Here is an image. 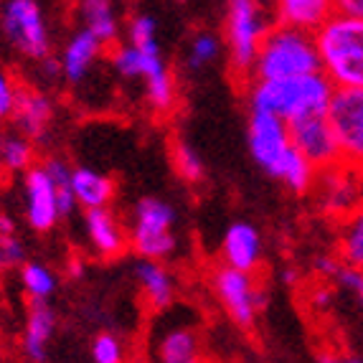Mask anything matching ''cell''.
Listing matches in <instances>:
<instances>
[{
	"instance_id": "6da1fadb",
	"label": "cell",
	"mask_w": 363,
	"mask_h": 363,
	"mask_svg": "<svg viewBox=\"0 0 363 363\" xmlns=\"http://www.w3.org/2000/svg\"><path fill=\"white\" fill-rule=\"evenodd\" d=\"M320 72L333 86L363 89V21L333 13L315 30Z\"/></svg>"
},
{
	"instance_id": "7a4b0ae2",
	"label": "cell",
	"mask_w": 363,
	"mask_h": 363,
	"mask_svg": "<svg viewBox=\"0 0 363 363\" xmlns=\"http://www.w3.org/2000/svg\"><path fill=\"white\" fill-rule=\"evenodd\" d=\"M313 72H320V56H318V43H315L313 30L274 23L262 38L249 82L287 79Z\"/></svg>"
},
{
	"instance_id": "3957f363",
	"label": "cell",
	"mask_w": 363,
	"mask_h": 363,
	"mask_svg": "<svg viewBox=\"0 0 363 363\" xmlns=\"http://www.w3.org/2000/svg\"><path fill=\"white\" fill-rule=\"evenodd\" d=\"M249 84H252L249 86L252 109L272 112L282 120H292L308 112H325L335 89L323 72L287 79H264V82H249Z\"/></svg>"
},
{
	"instance_id": "277c9868",
	"label": "cell",
	"mask_w": 363,
	"mask_h": 363,
	"mask_svg": "<svg viewBox=\"0 0 363 363\" xmlns=\"http://www.w3.org/2000/svg\"><path fill=\"white\" fill-rule=\"evenodd\" d=\"M274 26L272 8L262 0H229L226 6L224 38L229 51V67L239 82H249L252 67L259 54L262 38Z\"/></svg>"
},
{
	"instance_id": "5b68a950",
	"label": "cell",
	"mask_w": 363,
	"mask_h": 363,
	"mask_svg": "<svg viewBox=\"0 0 363 363\" xmlns=\"http://www.w3.org/2000/svg\"><path fill=\"white\" fill-rule=\"evenodd\" d=\"M112 67L125 79H145L147 102L155 112L165 115L176 107V79L163 59L160 43H125L112 51Z\"/></svg>"
},
{
	"instance_id": "8992f818",
	"label": "cell",
	"mask_w": 363,
	"mask_h": 363,
	"mask_svg": "<svg viewBox=\"0 0 363 363\" xmlns=\"http://www.w3.org/2000/svg\"><path fill=\"white\" fill-rule=\"evenodd\" d=\"M173 226H176V211L168 201L152 196L140 199L130 221V247L147 259H168L178 244Z\"/></svg>"
},
{
	"instance_id": "52a82bcc",
	"label": "cell",
	"mask_w": 363,
	"mask_h": 363,
	"mask_svg": "<svg viewBox=\"0 0 363 363\" xmlns=\"http://www.w3.org/2000/svg\"><path fill=\"white\" fill-rule=\"evenodd\" d=\"M211 292L218 305L226 310V315L244 330L255 328L257 315L267 305V292L259 287L255 272L236 269L229 264L216 267L211 272Z\"/></svg>"
},
{
	"instance_id": "ba28073f",
	"label": "cell",
	"mask_w": 363,
	"mask_h": 363,
	"mask_svg": "<svg viewBox=\"0 0 363 363\" xmlns=\"http://www.w3.org/2000/svg\"><path fill=\"white\" fill-rule=\"evenodd\" d=\"M328 122L338 143L340 163L363 173V89L335 86L328 102Z\"/></svg>"
},
{
	"instance_id": "9c48e42d",
	"label": "cell",
	"mask_w": 363,
	"mask_h": 363,
	"mask_svg": "<svg viewBox=\"0 0 363 363\" xmlns=\"http://www.w3.org/2000/svg\"><path fill=\"white\" fill-rule=\"evenodd\" d=\"M3 30L23 56L41 61L51 54L46 18L36 0H8L3 8Z\"/></svg>"
},
{
	"instance_id": "30bf717a",
	"label": "cell",
	"mask_w": 363,
	"mask_h": 363,
	"mask_svg": "<svg viewBox=\"0 0 363 363\" xmlns=\"http://www.w3.org/2000/svg\"><path fill=\"white\" fill-rule=\"evenodd\" d=\"M287 128H290L292 147L303 152L318 170L333 168L340 163L338 143H335L333 128L328 122V109L292 117L287 120Z\"/></svg>"
},
{
	"instance_id": "8fae6325",
	"label": "cell",
	"mask_w": 363,
	"mask_h": 363,
	"mask_svg": "<svg viewBox=\"0 0 363 363\" xmlns=\"http://www.w3.org/2000/svg\"><path fill=\"white\" fill-rule=\"evenodd\" d=\"M247 143H249V152L255 157V163L272 176L274 170H277V165L282 163V157H285L287 150L292 147L287 120L272 115V112L252 109Z\"/></svg>"
},
{
	"instance_id": "7c38bea8",
	"label": "cell",
	"mask_w": 363,
	"mask_h": 363,
	"mask_svg": "<svg viewBox=\"0 0 363 363\" xmlns=\"http://www.w3.org/2000/svg\"><path fill=\"white\" fill-rule=\"evenodd\" d=\"M26 186V218L33 231H51L61 218L56 188L43 165H30L23 173Z\"/></svg>"
},
{
	"instance_id": "4fadbf2b",
	"label": "cell",
	"mask_w": 363,
	"mask_h": 363,
	"mask_svg": "<svg viewBox=\"0 0 363 363\" xmlns=\"http://www.w3.org/2000/svg\"><path fill=\"white\" fill-rule=\"evenodd\" d=\"M323 186H320V201L323 208L333 216H348L353 208L361 203V183H358V170L338 163L333 168L320 170Z\"/></svg>"
},
{
	"instance_id": "5bb4252c",
	"label": "cell",
	"mask_w": 363,
	"mask_h": 363,
	"mask_svg": "<svg viewBox=\"0 0 363 363\" xmlns=\"http://www.w3.org/2000/svg\"><path fill=\"white\" fill-rule=\"evenodd\" d=\"M11 120L16 122V130H21L26 138L43 140L51 128V120H54V104H51L49 94L33 89V86H18Z\"/></svg>"
},
{
	"instance_id": "9a60e30c",
	"label": "cell",
	"mask_w": 363,
	"mask_h": 363,
	"mask_svg": "<svg viewBox=\"0 0 363 363\" xmlns=\"http://www.w3.org/2000/svg\"><path fill=\"white\" fill-rule=\"evenodd\" d=\"M84 229L89 236L91 249L97 252V257L102 259H115L125 252L128 247V234L122 229L120 218L109 211V206L99 208H86L84 213Z\"/></svg>"
},
{
	"instance_id": "2e32d148",
	"label": "cell",
	"mask_w": 363,
	"mask_h": 363,
	"mask_svg": "<svg viewBox=\"0 0 363 363\" xmlns=\"http://www.w3.org/2000/svg\"><path fill=\"white\" fill-rule=\"evenodd\" d=\"M221 257L224 264L257 272L262 262V236L249 221H234L221 239Z\"/></svg>"
},
{
	"instance_id": "e0dca14e",
	"label": "cell",
	"mask_w": 363,
	"mask_h": 363,
	"mask_svg": "<svg viewBox=\"0 0 363 363\" xmlns=\"http://www.w3.org/2000/svg\"><path fill=\"white\" fill-rule=\"evenodd\" d=\"M104 43L99 41L91 30L79 28L69 43L64 46V54H61V77L67 79L69 84H79L89 77L94 61L102 54Z\"/></svg>"
},
{
	"instance_id": "ac0fdd59",
	"label": "cell",
	"mask_w": 363,
	"mask_h": 363,
	"mask_svg": "<svg viewBox=\"0 0 363 363\" xmlns=\"http://www.w3.org/2000/svg\"><path fill=\"white\" fill-rule=\"evenodd\" d=\"M135 279H138L145 303L152 310L170 308L173 297H176V279L168 272V267L163 264V259L140 257V262L135 264Z\"/></svg>"
},
{
	"instance_id": "d6986e66",
	"label": "cell",
	"mask_w": 363,
	"mask_h": 363,
	"mask_svg": "<svg viewBox=\"0 0 363 363\" xmlns=\"http://www.w3.org/2000/svg\"><path fill=\"white\" fill-rule=\"evenodd\" d=\"M274 23L318 30L335 13V0H272Z\"/></svg>"
},
{
	"instance_id": "ffe728a7",
	"label": "cell",
	"mask_w": 363,
	"mask_h": 363,
	"mask_svg": "<svg viewBox=\"0 0 363 363\" xmlns=\"http://www.w3.org/2000/svg\"><path fill=\"white\" fill-rule=\"evenodd\" d=\"M56 330V313L51 310V305L46 300H33L28 310V320H26L23 340H21V348H23L26 358L30 361H43L49 356V343L54 338Z\"/></svg>"
},
{
	"instance_id": "44dd1931",
	"label": "cell",
	"mask_w": 363,
	"mask_h": 363,
	"mask_svg": "<svg viewBox=\"0 0 363 363\" xmlns=\"http://www.w3.org/2000/svg\"><path fill=\"white\" fill-rule=\"evenodd\" d=\"M72 186H74V196H77V203L82 208H99V206H109L112 199H115V181L104 173L97 170L79 168L72 170Z\"/></svg>"
},
{
	"instance_id": "7402d4cb",
	"label": "cell",
	"mask_w": 363,
	"mask_h": 363,
	"mask_svg": "<svg viewBox=\"0 0 363 363\" xmlns=\"http://www.w3.org/2000/svg\"><path fill=\"white\" fill-rule=\"evenodd\" d=\"M77 13L79 21H82V28L91 30L104 46L117 43V38H120V21H117L112 0H79Z\"/></svg>"
},
{
	"instance_id": "603a6c76",
	"label": "cell",
	"mask_w": 363,
	"mask_h": 363,
	"mask_svg": "<svg viewBox=\"0 0 363 363\" xmlns=\"http://www.w3.org/2000/svg\"><path fill=\"white\" fill-rule=\"evenodd\" d=\"M157 358L165 363H194L201 358V338L194 328L178 325L160 338Z\"/></svg>"
},
{
	"instance_id": "cb8c5ba5",
	"label": "cell",
	"mask_w": 363,
	"mask_h": 363,
	"mask_svg": "<svg viewBox=\"0 0 363 363\" xmlns=\"http://www.w3.org/2000/svg\"><path fill=\"white\" fill-rule=\"evenodd\" d=\"M272 178L285 183L292 194H308L318 181V168L297 147H290L287 155L282 157V163L272 173Z\"/></svg>"
},
{
	"instance_id": "d4e9b609",
	"label": "cell",
	"mask_w": 363,
	"mask_h": 363,
	"mask_svg": "<svg viewBox=\"0 0 363 363\" xmlns=\"http://www.w3.org/2000/svg\"><path fill=\"white\" fill-rule=\"evenodd\" d=\"M0 160H3V168L11 170V173H26L36 160L33 140L26 138L21 130L3 133L0 135Z\"/></svg>"
},
{
	"instance_id": "484cf974",
	"label": "cell",
	"mask_w": 363,
	"mask_h": 363,
	"mask_svg": "<svg viewBox=\"0 0 363 363\" xmlns=\"http://www.w3.org/2000/svg\"><path fill=\"white\" fill-rule=\"evenodd\" d=\"M338 247H340V262L363 269V201L345 216Z\"/></svg>"
},
{
	"instance_id": "4316f807",
	"label": "cell",
	"mask_w": 363,
	"mask_h": 363,
	"mask_svg": "<svg viewBox=\"0 0 363 363\" xmlns=\"http://www.w3.org/2000/svg\"><path fill=\"white\" fill-rule=\"evenodd\" d=\"M43 170L49 173L51 183L56 188V201H59V213L61 216H69L74 213V208L79 206L77 203V196H74V186H72V170L67 165V160H61V157H46L43 160Z\"/></svg>"
},
{
	"instance_id": "83f0119b",
	"label": "cell",
	"mask_w": 363,
	"mask_h": 363,
	"mask_svg": "<svg viewBox=\"0 0 363 363\" xmlns=\"http://www.w3.org/2000/svg\"><path fill=\"white\" fill-rule=\"evenodd\" d=\"M218 56H221V38L211 30H196L188 41L186 67L191 72H201V69L211 67Z\"/></svg>"
},
{
	"instance_id": "f1b7e54d",
	"label": "cell",
	"mask_w": 363,
	"mask_h": 363,
	"mask_svg": "<svg viewBox=\"0 0 363 363\" xmlns=\"http://www.w3.org/2000/svg\"><path fill=\"white\" fill-rule=\"evenodd\" d=\"M21 285L30 300H49L56 290V274L41 262H26L21 267Z\"/></svg>"
},
{
	"instance_id": "f546056e",
	"label": "cell",
	"mask_w": 363,
	"mask_h": 363,
	"mask_svg": "<svg viewBox=\"0 0 363 363\" xmlns=\"http://www.w3.org/2000/svg\"><path fill=\"white\" fill-rule=\"evenodd\" d=\"M173 163H176L178 176L183 178L186 183H201L203 176H206V165H203V157L194 150V147L178 140L176 145H173Z\"/></svg>"
},
{
	"instance_id": "4dcf8cb0",
	"label": "cell",
	"mask_w": 363,
	"mask_h": 363,
	"mask_svg": "<svg viewBox=\"0 0 363 363\" xmlns=\"http://www.w3.org/2000/svg\"><path fill=\"white\" fill-rule=\"evenodd\" d=\"M91 358L97 363H120L125 358V343L115 333H99L91 340Z\"/></svg>"
},
{
	"instance_id": "1f68e13d",
	"label": "cell",
	"mask_w": 363,
	"mask_h": 363,
	"mask_svg": "<svg viewBox=\"0 0 363 363\" xmlns=\"http://www.w3.org/2000/svg\"><path fill=\"white\" fill-rule=\"evenodd\" d=\"M128 41L130 43H138V46L155 43L157 41V23H155V18H152V16H147V13H138V16L130 21Z\"/></svg>"
},
{
	"instance_id": "d6a6232c",
	"label": "cell",
	"mask_w": 363,
	"mask_h": 363,
	"mask_svg": "<svg viewBox=\"0 0 363 363\" xmlns=\"http://www.w3.org/2000/svg\"><path fill=\"white\" fill-rule=\"evenodd\" d=\"M335 282H338L340 287H345V290L351 292L353 297L358 300V305L363 308V269L361 267H353V264H340L338 274H335Z\"/></svg>"
},
{
	"instance_id": "836d02e7",
	"label": "cell",
	"mask_w": 363,
	"mask_h": 363,
	"mask_svg": "<svg viewBox=\"0 0 363 363\" xmlns=\"http://www.w3.org/2000/svg\"><path fill=\"white\" fill-rule=\"evenodd\" d=\"M23 264V247L16 234H0V269Z\"/></svg>"
},
{
	"instance_id": "e575fe53",
	"label": "cell",
	"mask_w": 363,
	"mask_h": 363,
	"mask_svg": "<svg viewBox=\"0 0 363 363\" xmlns=\"http://www.w3.org/2000/svg\"><path fill=\"white\" fill-rule=\"evenodd\" d=\"M16 97H18V86L13 84V79L8 72L0 69V120H8L16 107Z\"/></svg>"
},
{
	"instance_id": "d590c367",
	"label": "cell",
	"mask_w": 363,
	"mask_h": 363,
	"mask_svg": "<svg viewBox=\"0 0 363 363\" xmlns=\"http://www.w3.org/2000/svg\"><path fill=\"white\" fill-rule=\"evenodd\" d=\"M340 264H343V262L335 259V257L320 255V257H315L313 259V272L320 274V277H335L338 269H340Z\"/></svg>"
},
{
	"instance_id": "8d00e7d4",
	"label": "cell",
	"mask_w": 363,
	"mask_h": 363,
	"mask_svg": "<svg viewBox=\"0 0 363 363\" xmlns=\"http://www.w3.org/2000/svg\"><path fill=\"white\" fill-rule=\"evenodd\" d=\"M335 13L363 21V0H335Z\"/></svg>"
},
{
	"instance_id": "74e56055",
	"label": "cell",
	"mask_w": 363,
	"mask_h": 363,
	"mask_svg": "<svg viewBox=\"0 0 363 363\" xmlns=\"http://www.w3.org/2000/svg\"><path fill=\"white\" fill-rule=\"evenodd\" d=\"M41 74H43V79H49V82L61 79V61H54L51 56L41 59Z\"/></svg>"
},
{
	"instance_id": "f35d334b",
	"label": "cell",
	"mask_w": 363,
	"mask_h": 363,
	"mask_svg": "<svg viewBox=\"0 0 363 363\" xmlns=\"http://www.w3.org/2000/svg\"><path fill=\"white\" fill-rule=\"evenodd\" d=\"M313 305L318 310H328L333 305V290H330V287H318L313 295Z\"/></svg>"
},
{
	"instance_id": "ab89813d",
	"label": "cell",
	"mask_w": 363,
	"mask_h": 363,
	"mask_svg": "<svg viewBox=\"0 0 363 363\" xmlns=\"http://www.w3.org/2000/svg\"><path fill=\"white\" fill-rule=\"evenodd\" d=\"M0 234H16V224H13V218L6 216V213H0Z\"/></svg>"
},
{
	"instance_id": "60d3db41",
	"label": "cell",
	"mask_w": 363,
	"mask_h": 363,
	"mask_svg": "<svg viewBox=\"0 0 363 363\" xmlns=\"http://www.w3.org/2000/svg\"><path fill=\"white\" fill-rule=\"evenodd\" d=\"M282 279H285L287 285H295V282H297V272H292V269H287V272L282 274Z\"/></svg>"
},
{
	"instance_id": "b9f144b4",
	"label": "cell",
	"mask_w": 363,
	"mask_h": 363,
	"mask_svg": "<svg viewBox=\"0 0 363 363\" xmlns=\"http://www.w3.org/2000/svg\"><path fill=\"white\" fill-rule=\"evenodd\" d=\"M176 3H183V6H186V3H194V0H176Z\"/></svg>"
},
{
	"instance_id": "7bdbcfd3",
	"label": "cell",
	"mask_w": 363,
	"mask_h": 363,
	"mask_svg": "<svg viewBox=\"0 0 363 363\" xmlns=\"http://www.w3.org/2000/svg\"><path fill=\"white\" fill-rule=\"evenodd\" d=\"M0 170H3V160H0Z\"/></svg>"
}]
</instances>
